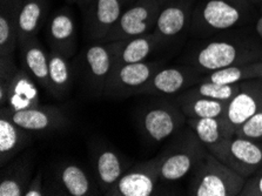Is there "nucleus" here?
Here are the masks:
<instances>
[{"mask_svg": "<svg viewBox=\"0 0 262 196\" xmlns=\"http://www.w3.org/2000/svg\"><path fill=\"white\" fill-rule=\"evenodd\" d=\"M240 87L241 82L226 85V83L201 81L192 86L190 89L186 90V92L190 94L199 95V97L229 102L237 94V92L240 91Z\"/></svg>", "mask_w": 262, "mask_h": 196, "instance_id": "c756f323", "label": "nucleus"}, {"mask_svg": "<svg viewBox=\"0 0 262 196\" xmlns=\"http://www.w3.org/2000/svg\"><path fill=\"white\" fill-rule=\"evenodd\" d=\"M81 74L87 89L94 95H104L107 82L117 67L114 41H92L82 52Z\"/></svg>", "mask_w": 262, "mask_h": 196, "instance_id": "0eeeda50", "label": "nucleus"}, {"mask_svg": "<svg viewBox=\"0 0 262 196\" xmlns=\"http://www.w3.org/2000/svg\"><path fill=\"white\" fill-rule=\"evenodd\" d=\"M49 92L57 99L70 94L73 83V70L70 59L57 51H49Z\"/></svg>", "mask_w": 262, "mask_h": 196, "instance_id": "a878e982", "label": "nucleus"}, {"mask_svg": "<svg viewBox=\"0 0 262 196\" xmlns=\"http://www.w3.org/2000/svg\"><path fill=\"white\" fill-rule=\"evenodd\" d=\"M23 0H0V58L15 55Z\"/></svg>", "mask_w": 262, "mask_h": 196, "instance_id": "5701e85b", "label": "nucleus"}, {"mask_svg": "<svg viewBox=\"0 0 262 196\" xmlns=\"http://www.w3.org/2000/svg\"><path fill=\"white\" fill-rule=\"evenodd\" d=\"M162 155L130 166L108 196H150L160 181Z\"/></svg>", "mask_w": 262, "mask_h": 196, "instance_id": "ddd939ff", "label": "nucleus"}, {"mask_svg": "<svg viewBox=\"0 0 262 196\" xmlns=\"http://www.w3.org/2000/svg\"><path fill=\"white\" fill-rule=\"evenodd\" d=\"M23 69H25L33 77L41 89L49 92V52H47L38 37H32L19 42Z\"/></svg>", "mask_w": 262, "mask_h": 196, "instance_id": "412c9836", "label": "nucleus"}, {"mask_svg": "<svg viewBox=\"0 0 262 196\" xmlns=\"http://www.w3.org/2000/svg\"><path fill=\"white\" fill-rule=\"evenodd\" d=\"M45 195V187H43V175L41 169L33 175L29 187H27L26 193L24 196H43Z\"/></svg>", "mask_w": 262, "mask_h": 196, "instance_id": "473e14b6", "label": "nucleus"}, {"mask_svg": "<svg viewBox=\"0 0 262 196\" xmlns=\"http://www.w3.org/2000/svg\"><path fill=\"white\" fill-rule=\"evenodd\" d=\"M97 185L102 195L108 196L119 180L130 167L128 161L120 154L108 147H99L91 157Z\"/></svg>", "mask_w": 262, "mask_h": 196, "instance_id": "a211bd4d", "label": "nucleus"}, {"mask_svg": "<svg viewBox=\"0 0 262 196\" xmlns=\"http://www.w3.org/2000/svg\"><path fill=\"white\" fill-rule=\"evenodd\" d=\"M45 195L94 196L102 193L81 167L75 163H63L51 177Z\"/></svg>", "mask_w": 262, "mask_h": 196, "instance_id": "2eb2a0df", "label": "nucleus"}, {"mask_svg": "<svg viewBox=\"0 0 262 196\" xmlns=\"http://www.w3.org/2000/svg\"><path fill=\"white\" fill-rule=\"evenodd\" d=\"M92 3L93 0H77V5L79 6V9L81 10V12L85 11Z\"/></svg>", "mask_w": 262, "mask_h": 196, "instance_id": "f704fd0d", "label": "nucleus"}, {"mask_svg": "<svg viewBox=\"0 0 262 196\" xmlns=\"http://www.w3.org/2000/svg\"><path fill=\"white\" fill-rule=\"evenodd\" d=\"M122 0H93V3L82 11L84 30L90 41H102L125 11Z\"/></svg>", "mask_w": 262, "mask_h": 196, "instance_id": "f3484780", "label": "nucleus"}, {"mask_svg": "<svg viewBox=\"0 0 262 196\" xmlns=\"http://www.w3.org/2000/svg\"><path fill=\"white\" fill-rule=\"evenodd\" d=\"M262 110V78L241 82L240 91L228 102L227 110L220 118L227 138L233 137L242 123Z\"/></svg>", "mask_w": 262, "mask_h": 196, "instance_id": "9b49d317", "label": "nucleus"}, {"mask_svg": "<svg viewBox=\"0 0 262 196\" xmlns=\"http://www.w3.org/2000/svg\"><path fill=\"white\" fill-rule=\"evenodd\" d=\"M45 38L50 50L57 51L71 59L78 51L77 21L72 9L63 6L52 14L43 26Z\"/></svg>", "mask_w": 262, "mask_h": 196, "instance_id": "4468645a", "label": "nucleus"}, {"mask_svg": "<svg viewBox=\"0 0 262 196\" xmlns=\"http://www.w3.org/2000/svg\"><path fill=\"white\" fill-rule=\"evenodd\" d=\"M187 123V117L176 99L159 98L138 118L139 130L149 143H159L179 133Z\"/></svg>", "mask_w": 262, "mask_h": 196, "instance_id": "39448f33", "label": "nucleus"}, {"mask_svg": "<svg viewBox=\"0 0 262 196\" xmlns=\"http://www.w3.org/2000/svg\"><path fill=\"white\" fill-rule=\"evenodd\" d=\"M187 118H221L227 110L228 102L199 97L184 91L174 97Z\"/></svg>", "mask_w": 262, "mask_h": 196, "instance_id": "bb28decb", "label": "nucleus"}, {"mask_svg": "<svg viewBox=\"0 0 262 196\" xmlns=\"http://www.w3.org/2000/svg\"><path fill=\"white\" fill-rule=\"evenodd\" d=\"M257 10H259V18H257V21H256V33L259 35V38L262 40V4L261 5L257 6Z\"/></svg>", "mask_w": 262, "mask_h": 196, "instance_id": "72a5a7b5", "label": "nucleus"}, {"mask_svg": "<svg viewBox=\"0 0 262 196\" xmlns=\"http://www.w3.org/2000/svg\"><path fill=\"white\" fill-rule=\"evenodd\" d=\"M159 2H161V3H167V2H169V0H159Z\"/></svg>", "mask_w": 262, "mask_h": 196, "instance_id": "58836bf2", "label": "nucleus"}, {"mask_svg": "<svg viewBox=\"0 0 262 196\" xmlns=\"http://www.w3.org/2000/svg\"><path fill=\"white\" fill-rule=\"evenodd\" d=\"M114 43L117 66L145 61L153 51L160 46V41L153 32L140 37L119 40Z\"/></svg>", "mask_w": 262, "mask_h": 196, "instance_id": "393cba45", "label": "nucleus"}, {"mask_svg": "<svg viewBox=\"0 0 262 196\" xmlns=\"http://www.w3.org/2000/svg\"><path fill=\"white\" fill-rule=\"evenodd\" d=\"M262 78V59L256 61L225 67V69L213 71L204 75L201 81H210L216 83H239L246 80ZM200 81V82H201Z\"/></svg>", "mask_w": 262, "mask_h": 196, "instance_id": "cd10ccee", "label": "nucleus"}, {"mask_svg": "<svg viewBox=\"0 0 262 196\" xmlns=\"http://www.w3.org/2000/svg\"><path fill=\"white\" fill-rule=\"evenodd\" d=\"M207 150L245 179H248L262 166L261 141L233 135L207 147Z\"/></svg>", "mask_w": 262, "mask_h": 196, "instance_id": "423d86ee", "label": "nucleus"}, {"mask_svg": "<svg viewBox=\"0 0 262 196\" xmlns=\"http://www.w3.org/2000/svg\"><path fill=\"white\" fill-rule=\"evenodd\" d=\"M67 5H74V4H77V0H65Z\"/></svg>", "mask_w": 262, "mask_h": 196, "instance_id": "4c0bfd02", "label": "nucleus"}, {"mask_svg": "<svg viewBox=\"0 0 262 196\" xmlns=\"http://www.w3.org/2000/svg\"><path fill=\"white\" fill-rule=\"evenodd\" d=\"M165 3L159 0H137L122 12L120 19L102 41H119L150 33Z\"/></svg>", "mask_w": 262, "mask_h": 196, "instance_id": "6e6552de", "label": "nucleus"}, {"mask_svg": "<svg viewBox=\"0 0 262 196\" xmlns=\"http://www.w3.org/2000/svg\"><path fill=\"white\" fill-rule=\"evenodd\" d=\"M164 67L165 61L162 60H145L117 66L107 82L104 95L117 99L133 97L134 92Z\"/></svg>", "mask_w": 262, "mask_h": 196, "instance_id": "9d476101", "label": "nucleus"}, {"mask_svg": "<svg viewBox=\"0 0 262 196\" xmlns=\"http://www.w3.org/2000/svg\"><path fill=\"white\" fill-rule=\"evenodd\" d=\"M33 140V133L5 115H0V166L4 167L21 153Z\"/></svg>", "mask_w": 262, "mask_h": 196, "instance_id": "4be33fe9", "label": "nucleus"}, {"mask_svg": "<svg viewBox=\"0 0 262 196\" xmlns=\"http://www.w3.org/2000/svg\"><path fill=\"white\" fill-rule=\"evenodd\" d=\"M207 148L188 125L174 135L173 141L161 151L160 181L177 182L193 173L207 154Z\"/></svg>", "mask_w": 262, "mask_h": 196, "instance_id": "20e7f679", "label": "nucleus"}, {"mask_svg": "<svg viewBox=\"0 0 262 196\" xmlns=\"http://www.w3.org/2000/svg\"><path fill=\"white\" fill-rule=\"evenodd\" d=\"M50 0H23L18 24V46L24 40L38 37L49 19Z\"/></svg>", "mask_w": 262, "mask_h": 196, "instance_id": "b1692460", "label": "nucleus"}, {"mask_svg": "<svg viewBox=\"0 0 262 196\" xmlns=\"http://www.w3.org/2000/svg\"><path fill=\"white\" fill-rule=\"evenodd\" d=\"M246 180L247 179L207 151L190 174L187 195L237 196L240 195Z\"/></svg>", "mask_w": 262, "mask_h": 196, "instance_id": "7ed1b4c3", "label": "nucleus"}, {"mask_svg": "<svg viewBox=\"0 0 262 196\" xmlns=\"http://www.w3.org/2000/svg\"><path fill=\"white\" fill-rule=\"evenodd\" d=\"M0 115H5L33 134H52L66 129L71 125V120L66 112L57 106H37L30 110L18 112L7 111L0 107Z\"/></svg>", "mask_w": 262, "mask_h": 196, "instance_id": "f8f14e48", "label": "nucleus"}, {"mask_svg": "<svg viewBox=\"0 0 262 196\" xmlns=\"http://www.w3.org/2000/svg\"><path fill=\"white\" fill-rule=\"evenodd\" d=\"M193 9V0H169L162 6L153 30L160 45L174 41L189 30Z\"/></svg>", "mask_w": 262, "mask_h": 196, "instance_id": "dca6fc26", "label": "nucleus"}, {"mask_svg": "<svg viewBox=\"0 0 262 196\" xmlns=\"http://www.w3.org/2000/svg\"><path fill=\"white\" fill-rule=\"evenodd\" d=\"M33 150L26 151L2 167L0 196H24L34 170Z\"/></svg>", "mask_w": 262, "mask_h": 196, "instance_id": "6ab92c4d", "label": "nucleus"}, {"mask_svg": "<svg viewBox=\"0 0 262 196\" xmlns=\"http://www.w3.org/2000/svg\"><path fill=\"white\" fill-rule=\"evenodd\" d=\"M251 2H252L256 7L259 6V5H261V4H262V0H251Z\"/></svg>", "mask_w": 262, "mask_h": 196, "instance_id": "e433bc0d", "label": "nucleus"}, {"mask_svg": "<svg viewBox=\"0 0 262 196\" xmlns=\"http://www.w3.org/2000/svg\"><path fill=\"white\" fill-rule=\"evenodd\" d=\"M122 2H124V4H125V6H126V7H128V6L132 5V4L136 3L137 0H122Z\"/></svg>", "mask_w": 262, "mask_h": 196, "instance_id": "c9c22d12", "label": "nucleus"}, {"mask_svg": "<svg viewBox=\"0 0 262 196\" xmlns=\"http://www.w3.org/2000/svg\"><path fill=\"white\" fill-rule=\"evenodd\" d=\"M234 135L262 142V110L242 123Z\"/></svg>", "mask_w": 262, "mask_h": 196, "instance_id": "7c9ffc66", "label": "nucleus"}, {"mask_svg": "<svg viewBox=\"0 0 262 196\" xmlns=\"http://www.w3.org/2000/svg\"><path fill=\"white\" fill-rule=\"evenodd\" d=\"M257 7L251 0H202L194 6L189 31L198 37H212L247 25Z\"/></svg>", "mask_w": 262, "mask_h": 196, "instance_id": "f03ea898", "label": "nucleus"}, {"mask_svg": "<svg viewBox=\"0 0 262 196\" xmlns=\"http://www.w3.org/2000/svg\"><path fill=\"white\" fill-rule=\"evenodd\" d=\"M204 73L195 67L188 65L177 67H164L134 92V95L145 97H174L196 85L204 78Z\"/></svg>", "mask_w": 262, "mask_h": 196, "instance_id": "1a4fd4ad", "label": "nucleus"}, {"mask_svg": "<svg viewBox=\"0 0 262 196\" xmlns=\"http://www.w3.org/2000/svg\"><path fill=\"white\" fill-rule=\"evenodd\" d=\"M187 125L206 148L227 138L220 118H187Z\"/></svg>", "mask_w": 262, "mask_h": 196, "instance_id": "c85d7f7f", "label": "nucleus"}, {"mask_svg": "<svg viewBox=\"0 0 262 196\" xmlns=\"http://www.w3.org/2000/svg\"><path fill=\"white\" fill-rule=\"evenodd\" d=\"M262 59V46L249 33H228L210 39L204 45L196 46L187 59L188 65L204 74L225 67L244 65Z\"/></svg>", "mask_w": 262, "mask_h": 196, "instance_id": "f257e3e1", "label": "nucleus"}, {"mask_svg": "<svg viewBox=\"0 0 262 196\" xmlns=\"http://www.w3.org/2000/svg\"><path fill=\"white\" fill-rule=\"evenodd\" d=\"M240 196H262V166L246 180Z\"/></svg>", "mask_w": 262, "mask_h": 196, "instance_id": "2f4dec72", "label": "nucleus"}, {"mask_svg": "<svg viewBox=\"0 0 262 196\" xmlns=\"http://www.w3.org/2000/svg\"><path fill=\"white\" fill-rule=\"evenodd\" d=\"M38 82L25 69H18L7 89V111L18 112L40 105Z\"/></svg>", "mask_w": 262, "mask_h": 196, "instance_id": "aec40b11", "label": "nucleus"}]
</instances>
